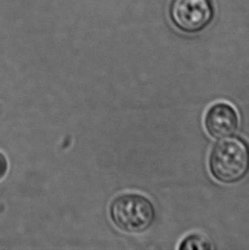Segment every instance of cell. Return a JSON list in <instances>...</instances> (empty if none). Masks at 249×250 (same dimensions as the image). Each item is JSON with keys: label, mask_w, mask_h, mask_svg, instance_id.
Masks as SVG:
<instances>
[{"label": "cell", "mask_w": 249, "mask_h": 250, "mask_svg": "<svg viewBox=\"0 0 249 250\" xmlns=\"http://www.w3.org/2000/svg\"><path fill=\"white\" fill-rule=\"evenodd\" d=\"M240 125L236 108L227 102H217L211 105L204 116V127L212 139H223L235 135Z\"/></svg>", "instance_id": "277c9868"}, {"label": "cell", "mask_w": 249, "mask_h": 250, "mask_svg": "<svg viewBox=\"0 0 249 250\" xmlns=\"http://www.w3.org/2000/svg\"><path fill=\"white\" fill-rule=\"evenodd\" d=\"M178 249L179 250H211L213 246L206 235L195 232L184 237Z\"/></svg>", "instance_id": "5b68a950"}, {"label": "cell", "mask_w": 249, "mask_h": 250, "mask_svg": "<svg viewBox=\"0 0 249 250\" xmlns=\"http://www.w3.org/2000/svg\"><path fill=\"white\" fill-rule=\"evenodd\" d=\"M170 17L179 29L195 34L205 29L213 18V7L210 0H172Z\"/></svg>", "instance_id": "3957f363"}, {"label": "cell", "mask_w": 249, "mask_h": 250, "mask_svg": "<svg viewBox=\"0 0 249 250\" xmlns=\"http://www.w3.org/2000/svg\"><path fill=\"white\" fill-rule=\"evenodd\" d=\"M9 172V162L6 156L0 151V181H2Z\"/></svg>", "instance_id": "8992f818"}, {"label": "cell", "mask_w": 249, "mask_h": 250, "mask_svg": "<svg viewBox=\"0 0 249 250\" xmlns=\"http://www.w3.org/2000/svg\"><path fill=\"white\" fill-rule=\"evenodd\" d=\"M208 168L212 178L223 185L243 181L249 173V143L239 136L216 143L209 154Z\"/></svg>", "instance_id": "6da1fadb"}, {"label": "cell", "mask_w": 249, "mask_h": 250, "mask_svg": "<svg viewBox=\"0 0 249 250\" xmlns=\"http://www.w3.org/2000/svg\"><path fill=\"white\" fill-rule=\"evenodd\" d=\"M108 215L119 230L138 235L150 230L156 220V209L148 197L136 192L120 194L112 200Z\"/></svg>", "instance_id": "7a4b0ae2"}]
</instances>
